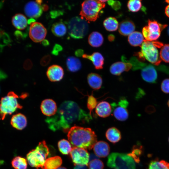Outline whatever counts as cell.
I'll list each match as a JSON object with an SVG mask.
<instances>
[{
	"label": "cell",
	"mask_w": 169,
	"mask_h": 169,
	"mask_svg": "<svg viewBox=\"0 0 169 169\" xmlns=\"http://www.w3.org/2000/svg\"><path fill=\"white\" fill-rule=\"evenodd\" d=\"M108 4L115 10L119 9L121 6L120 3L118 1L113 0L107 1Z\"/></svg>",
	"instance_id": "b9f144b4"
},
{
	"label": "cell",
	"mask_w": 169,
	"mask_h": 169,
	"mask_svg": "<svg viewBox=\"0 0 169 169\" xmlns=\"http://www.w3.org/2000/svg\"><path fill=\"white\" fill-rule=\"evenodd\" d=\"M4 1H2L0 2V9L1 8L3 4Z\"/></svg>",
	"instance_id": "f5cc1de1"
},
{
	"label": "cell",
	"mask_w": 169,
	"mask_h": 169,
	"mask_svg": "<svg viewBox=\"0 0 169 169\" xmlns=\"http://www.w3.org/2000/svg\"><path fill=\"white\" fill-rule=\"evenodd\" d=\"M66 65L68 70L73 72L79 70L82 66L80 60L74 56H69L67 58Z\"/></svg>",
	"instance_id": "4316f807"
},
{
	"label": "cell",
	"mask_w": 169,
	"mask_h": 169,
	"mask_svg": "<svg viewBox=\"0 0 169 169\" xmlns=\"http://www.w3.org/2000/svg\"><path fill=\"white\" fill-rule=\"evenodd\" d=\"M104 167L103 162L98 159L90 161L88 164L89 169H103Z\"/></svg>",
	"instance_id": "ab89813d"
},
{
	"label": "cell",
	"mask_w": 169,
	"mask_h": 169,
	"mask_svg": "<svg viewBox=\"0 0 169 169\" xmlns=\"http://www.w3.org/2000/svg\"><path fill=\"white\" fill-rule=\"evenodd\" d=\"M142 153V146L138 144L134 146L131 152L128 154L132 157L135 162L138 163Z\"/></svg>",
	"instance_id": "e575fe53"
},
{
	"label": "cell",
	"mask_w": 169,
	"mask_h": 169,
	"mask_svg": "<svg viewBox=\"0 0 169 169\" xmlns=\"http://www.w3.org/2000/svg\"><path fill=\"white\" fill-rule=\"evenodd\" d=\"M51 16L54 18L55 17H56L57 16L59 15L60 14H59V12L57 11H53L51 12L50 13Z\"/></svg>",
	"instance_id": "bcb514c9"
},
{
	"label": "cell",
	"mask_w": 169,
	"mask_h": 169,
	"mask_svg": "<svg viewBox=\"0 0 169 169\" xmlns=\"http://www.w3.org/2000/svg\"><path fill=\"white\" fill-rule=\"evenodd\" d=\"M47 34V30L41 23L34 22L30 24L29 36L35 42H40L44 39Z\"/></svg>",
	"instance_id": "8fae6325"
},
{
	"label": "cell",
	"mask_w": 169,
	"mask_h": 169,
	"mask_svg": "<svg viewBox=\"0 0 169 169\" xmlns=\"http://www.w3.org/2000/svg\"><path fill=\"white\" fill-rule=\"evenodd\" d=\"M148 169H169V162L157 159L151 161L148 165Z\"/></svg>",
	"instance_id": "d6a6232c"
},
{
	"label": "cell",
	"mask_w": 169,
	"mask_h": 169,
	"mask_svg": "<svg viewBox=\"0 0 169 169\" xmlns=\"http://www.w3.org/2000/svg\"><path fill=\"white\" fill-rule=\"evenodd\" d=\"M62 49V48L60 45L56 44L54 47L52 53L54 55H57L59 54V52L61 51Z\"/></svg>",
	"instance_id": "ee69618b"
},
{
	"label": "cell",
	"mask_w": 169,
	"mask_h": 169,
	"mask_svg": "<svg viewBox=\"0 0 169 169\" xmlns=\"http://www.w3.org/2000/svg\"><path fill=\"white\" fill-rule=\"evenodd\" d=\"M57 169H66V168L65 167H59Z\"/></svg>",
	"instance_id": "db71d44e"
},
{
	"label": "cell",
	"mask_w": 169,
	"mask_h": 169,
	"mask_svg": "<svg viewBox=\"0 0 169 169\" xmlns=\"http://www.w3.org/2000/svg\"><path fill=\"white\" fill-rule=\"evenodd\" d=\"M107 165L113 169H135L134 159L128 154L112 153L108 157Z\"/></svg>",
	"instance_id": "8992f818"
},
{
	"label": "cell",
	"mask_w": 169,
	"mask_h": 169,
	"mask_svg": "<svg viewBox=\"0 0 169 169\" xmlns=\"http://www.w3.org/2000/svg\"><path fill=\"white\" fill-rule=\"evenodd\" d=\"M162 46V44L160 42L144 40L141 45V52L138 53L136 55L141 61L145 59L153 64L158 65L160 64L161 60L157 47H161Z\"/></svg>",
	"instance_id": "3957f363"
},
{
	"label": "cell",
	"mask_w": 169,
	"mask_h": 169,
	"mask_svg": "<svg viewBox=\"0 0 169 169\" xmlns=\"http://www.w3.org/2000/svg\"><path fill=\"white\" fill-rule=\"evenodd\" d=\"M165 13L168 18H169V4L167 5L165 8Z\"/></svg>",
	"instance_id": "c3c4849f"
},
{
	"label": "cell",
	"mask_w": 169,
	"mask_h": 169,
	"mask_svg": "<svg viewBox=\"0 0 169 169\" xmlns=\"http://www.w3.org/2000/svg\"><path fill=\"white\" fill-rule=\"evenodd\" d=\"M142 34L138 31H134L129 35L128 40L129 44L133 46L141 45L144 39Z\"/></svg>",
	"instance_id": "f1b7e54d"
},
{
	"label": "cell",
	"mask_w": 169,
	"mask_h": 169,
	"mask_svg": "<svg viewBox=\"0 0 169 169\" xmlns=\"http://www.w3.org/2000/svg\"><path fill=\"white\" fill-rule=\"evenodd\" d=\"M168 141H169V138H168Z\"/></svg>",
	"instance_id": "6f0895ef"
},
{
	"label": "cell",
	"mask_w": 169,
	"mask_h": 169,
	"mask_svg": "<svg viewBox=\"0 0 169 169\" xmlns=\"http://www.w3.org/2000/svg\"><path fill=\"white\" fill-rule=\"evenodd\" d=\"M82 50H79L76 51L75 53V55L78 56H80L82 54H83Z\"/></svg>",
	"instance_id": "681fc988"
},
{
	"label": "cell",
	"mask_w": 169,
	"mask_h": 169,
	"mask_svg": "<svg viewBox=\"0 0 169 169\" xmlns=\"http://www.w3.org/2000/svg\"><path fill=\"white\" fill-rule=\"evenodd\" d=\"M74 169H87L86 166H81L76 165Z\"/></svg>",
	"instance_id": "7dc6e473"
},
{
	"label": "cell",
	"mask_w": 169,
	"mask_h": 169,
	"mask_svg": "<svg viewBox=\"0 0 169 169\" xmlns=\"http://www.w3.org/2000/svg\"><path fill=\"white\" fill-rule=\"evenodd\" d=\"M49 80L52 82H57L61 80L64 75L63 69L58 65H53L48 68L46 72Z\"/></svg>",
	"instance_id": "2e32d148"
},
{
	"label": "cell",
	"mask_w": 169,
	"mask_h": 169,
	"mask_svg": "<svg viewBox=\"0 0 169 169\" xmlns=\"http://www.w3.org/2000/svg\"><path fill=\"white\" fill-rule=\"evenodd\" d=\"M105 5V3L100 0H85L82 3L79 15L86 21H95L99 18L100 11Z\"/></svg>",
	"instance_id": "5b68a950"
},
{
	"label": "cell",
	"mask_w": 169,
	"mask_h": 169,
	"mask_svg": "<svg viewBox=\"0 0 169 169\" xmlns=\"http://www.w3.org/2000/svg\"><path fill=\"white\" fill-rule=\"evenodd\" d=\"M91 119V116L77 103L67 100L60 105L55 115L47 117L45 121L50 130L54 131L61 130L68 132L75 123L88 122Z\"/></svg>",
	"instance_id": "6da1fadb"
},
{
	"label": "cell",
	"mask_w": 169,
	"mask_h": 169,
	"mask_svg": "<svg viewBox=\"0 0 169 169\" xmlns=\"http://www.w3.org/2000/svg\"><path fill=\"white\" fill-rule=\"evenodd\" d=\"M161 89L164 93H169V79H166L163 80L161 83Z\"/></svg>",
	"instance_id": "60d3db41"
},
{
	"label": "cell",
	"mask_w": 169,
	"mask_h": 169,
	"mask_svg": "<svg viewBox=\"0 0 169 169\" xmlns=\"http://www.w3.org/2000/svg\"><path fill=\"white\" fill-rule=\"evenodd\" d=\"M119 32L122 35H129L134 32L135 26L134 23L130 20H124L122 21L119 26Z\"/></svg>",
	"instance_id": "7402d4cb"
},
{
	"label": "cell",
	"mask_w": 169,
	"mask_h": 169,
	"mask_svg": "<svg viewBox=\"0 0 169 169\" xmlns=\"http://www.w3.org/2000/svg\"><path fill=\"white\" fill-rule=\"evenodd\" d=\"M160 57L163 61L169 63V44L162 46L160 52Z\"/></svg>",
	"instance_id": "74e56055"
},
{
	"label": "cell",
	"mask_w": 169,
	"mask_h": 169,
	"mask_svg": "<svg viewBox=\"0 0 169 169\" xmlns=\"http://www.w3.org/2000/svg\"><path fill=\"white\" fill-rule=\"evenodd\" d=\"M93 151L98 157L104 158L107 156L110 152V148L109 144L103 141L97 142L93 147Z\"/></svg>",
	"instance_id": "d6986e66"
},
{
	"label": "cell",
	"mask_w": 169,
	"mask_h": 169,
	"mask_svg": "<svg viewBox=\"0 0 169 169\" xmlns=\"http://www.w3.org/2000/svg\"><path fill=\"white\" fill-rule=\"evenodd\" d=\"M68 138L73 147L91 150L97 142L95 132L89 128L74 126L68 132Z\"/></svg>",
	"instance_id": "7a4b0ae2"
},
{
	"label": "cell",
	"mask_w": 169,
	"mask_h": 169,
	"mask_svg": "<svg viewBox=\"0 0 169 169\" xmlns=\"http://www.w3.org/2000/svg\"><path fill=\"white\" fill-rule=\"evenodd\" d=\"M23 66L25 69L29 70L32 68L33 66V64L30 59H27L25 61Z\"/></svg>",
	"instance_id": "f6af8a7d"
},
{
	"label": "cell",
	"mask_w": 169,
	"mask_h": 169,
	"mask_svg": "<svg viewBox=\"0 0 169 169\" xmlns=\"http://www.w3.org/2000/svg\"><path fill=\"white\" fill-rule=\"evenodd\" d=\"M68 33L70 36L75 39L84 37L89 31V25L87 21L78 16L73 17L69 21L68 25Z\"/></svg>",
	"instance_id": "ba28073f"
},
{
	"label": "cell",
	"mask_w": 169,
	"mask_h": 169,
	"mask_svg": "<svg viewBox=\"0 0 169 169\" xmlns=\"http://www.w3.org/2000/svg\"><path fill=\"white\" fill-rule=\"evenodd\" d=\"M40 109L42 113L47 117L55 115L57 110L56 102L52 99H50L44 100L42 102Z\"/></svg>",
	"instance_id": "9a60e30c"
},
{
	"label": "cell",
	"mask_w": 169,
	"mask_h": 169,
	"mask_svg": "<svg viewBox=\"0 0 169 169\" xmlns=\"http://www.w3.org/2000/svg\"><path fill=\"white\" fill-rule=\"evenodd\" d=\"M129 102L125 98H122L118 104H112L113 109V114L114 117L120 121L126 120L128 118L129 113L127 109Z\"/></svg>",
	"instance_id": "7c38bea8"
},
{
	"label": "cell",
	"mask_w": 169,
	"mask_h": 169,
	"mask_svg": "<svg viewBox=\"0 0 169 169\" xmlns=\"http://www.w3.org/2000/svg\"><path fill=\"white\" fill-rule=\"evenodd\" d=\"M53 33L57 37H61L64 35L67 31V28L62 22H58L54 23L51 28Z\"/></svg>",
	"instance_id": "f546056e"
},
{
	"label": "cell",
	"mask_w": 169,
	"mask_h": 169,
	"mask_svg": "<svg viewBox=\"0 0 169 169\" xmlns=\"http://www.w3.org/2000/svg\"><path fill=\"white\" fill-rule=\"evenodd\" d=\"M62 164V160L60 156H53L46 160L43 169H57Z\"/></svg>",
	"instance_id": "484cf974"
},
{
	"label": "cell",
	"mask_w": 169,
	"mask_h": 169,
	"mask_svg": "<svg viewBox=\"0 0 169 169\" xmlns=\"http://www.w3.org/2000/svg\"><path fill=\"white\" fill-rule=\"evenodd\" d=\"M167 33L168 34V35H169V26L168 27V29H167Z\"/></svg>",
	"instance_id": "11a10c76"
},
{
	"label": "cell",
	"mask_w": 169,
	"mask_h": 169,
	"mask_svg": "<svg viewBox=\"0 0 169 169\" xmlns=\"http://www.w3.org/2000/svg\"><path fill=\"white\" fill-rule=\"evenodd\" d=\"M89 44L94 47H99L101 46L104 41L103 37L100 33L94 31L91 33L88 38Z\"/></svg>",
	"instance_id": "d4e9b609"
},
{
	"label": "cell",
	"mask_w": 169,
	"mask_h": 169,
	"mask_svg": "<svg viewBox=\"0 0 169 169\" xmlns=\"http://www.w3.org/2000/svg\"><path fill=\"white\" fill-rule=\"evenodd\" d=\"M42 42V44L44 45H47L49 44L48 41L46 40H43Z\"/></svg>",
	"instance_id": "816d5d0a"
},
{
	"label": "cell",
	"mask_w": 169,
	"mask_h": 169,
	"mask_svg": "<svg viewBox=\"0 0 169 169\" xmlns=\"http://www.w3.org/2000/svg\"><path fill=\"white\" fill-rule=\"evenodd\" d=\"M10 42L11 39L9 35L4 31L0 29V52Z\"/></svg>",
	"instance_id": "d590c367"
},
{
	"label": "cell",
	"mask_w": 169,
	"mask_h": 169,
	"mask_svg": "<svg viewBox=\"0 0 169 169\" xmlns=\"http://www.w3.org/2000/svg\"><path fill=\"white\" fill-rule=\"evenodd\" d=\"M49 154V150L44 141L40 142L35 149L30 151L27 155V159L32 167L42 169L47 157Z\"/></svg>",
	"instance_id": "277c9868"
},
{
	"label": "cell",
	"mask_w": 169,
	"mask_h": 169,
	"mask_svg": "<svg viewBox=\"0 0 169 169\" xmlns=\"http://www.w3.org/2000/svg\"><path fill=\"white\" fill-rule=\"evenodd\" d=\"M41 6L42 10L44 11H46L48 9V7L47 5L44 4Z\"/></svg>",
	"instance_id": "f907efd6"
},
{
	"label": "cell",
	"mask_w": 169,
	"mask_h": 169,
	"mask_svg": "<svg viewBox=\"0 0 169 169\" xmlns=\"http://www.w3.org/2000/svg\"><path fill=\"white\" fill-rule=\"evenodd\" d=\"M95 108V112L97 115L102 118L109 116L112 111L110 105L106 101L99 102Z\"/></svg>",
	"instance_id": "44dd1931"
},
{
	"label": "cell",
	"mask_w": 169,
	"mask_h": 169,
	"mask_svg": "<svg viewBox=\"0 0 169 169\" xmlns=\"http://www.w3.org/2000/svg\"><path fill=\"white\" fill-rule=\"evenodd\" d=\"M87 80L89 86L92 89L98 90L101 87L102 79L99 74L95 73H90L87 76Z\"/></svg>",
	"instance_id": "cb8c5ba5"
},
{
	"label": "cell",
	"mask_w": 169,
	"mask_h": 169,
	"mask_svg": "<svg viewBox=\"0 0 169 169\" xmlns=\"http://www.w3.org/2000/svg\"><path fill=\"white\" fill-rule=\"evenodd\" d=\"M73 162L76 165L87 166L90 160L89 154L86 149L73 147L70 153Z\"/></svg>",
	"instance_id": "30bf717a"
},
{
	"label": "cell",
	"mask_w": 169,
	"mask_h": 169,
	"mask_svg": "<svg viewBox=\"0 0 169 169\" xmlns=\"http://www.w3.org/2000/svg\"><path fill=\"white\" fill-rule=\"evenodd\" d=\"M12 166L15 169H27V160L21 156H16L12 160Z\"/></svg>",
	"instance_id": "4dcf8cb0"
},
{
	"label": "cell",
	"mask_w": 169,
	"mask_h": 169,
	"mask_svg": "<svg viewBox=\"0 0 169 169\" xmlns=\"http://www.w3.org/2000/svg\"><path fill=\"white\" fill-rule=\"evenodd\" d=\"M103 25L106 30L109 31H114L117 29L119 23L115 18L109 17L104 20Z\"/></svg>",
	"instance_id": "1f68e13d"
},
{
	"label": "cell",
	"mask_w": 169,
	"mask_h": 169,
	"mask_svg": "<svg viewBox=\"0 0 169 169\" xmlns=\"http://www.w3.org/2000/svg\"><path fill=\"white\" fill-rule=\"evenodd\" d=\"M41 5L36 1H31L27 3L24 8L25 14L31 18H38L42 14L43 11Z\"/></svg>",
	"instance_id": "5bb4252c"
},
{
	"label": "cell",
	"mask_w": 169,
	"mask_h": 169,
	"mask_svg": "<svg viewBox=\"0 0 169 169\" xmlns=\"http://www.w3.org/2000/svg\"><path fill=\"white\" fill-rule=\"evenodd\" d=\"M127 6L129 11L132 12L138 11L141 8V1L140 0H131L129 1Z\"/></svg>",
	"instance_id": "8d00e7d4"
},
{
	"label": "cell",
	"mask_w": 169,
	"mask_h": 169,
	"mask_svg": "<svg viewBox=\"0 0 169 169\" xmlns=\"http://www.w3.org/2000/svg\"><path fill=\"white\" fill-rule=\"evenodd\" d=\"M97 99L92 94L88 96L87 101V107L90 111L89 114L91 116L92 112L98 104Z\"/></svg>",
	"instance_id": "f35d334b"
},
{
	"label": "cell",
	"mask_w": 169,
	"mask_h": 169,
	"mask_svg": "<svg viewBox=\"0 0 169 169\" xmlns=\"http://www.w3.org/2000/svg\"><path fill=\"white\" fill-rule=\"evenodd\" d=\"M19 97L13 91L1 98L0 101V117L3 120L7 115H11L18 109H21L23 106L18 102Z\"/></svg>",
	"instance_id": "52a82bcc"
},
{
	"label": "cell",
	"mask_w": 169,
	"mask_h": 169,
	"mask_svg": "<svg viewBox=\"0 0 169 169\" xmlns=\"http://www.w3.org/2000/svg\"><path fill=\"white\" fill-rule=\"evenodd\" d=\"M141 69V76L144 80L149 83H156L157 74L156 70L153 65L145 63Z\"/></svg>",
	"instance_id": "4fadbf2b"
},
{
	"label": "cell",
	"mask_w": 169,
	"mask_h": 169,
	"mask_svg": "<svg viewBox=\"0 0 169 169\" xmlns=\"http://www.w3.org/2000/svg\"><path fill=\"white\" fill-rule=\"evenodd\" d=\"M105 136L107 140L113 143L118 142L121 139L120 131L115 127L109 128L106 132Z\"/></svg>",
	"instance_id": "83f0119b"
},
{
	"label": "cell",
	"mask_w": 169,
	"mask_h": 169,
	"mask_svg": "<svg viewBox=\"0 0 169 169\" xmlns=\"http://www.w3.org/2000/svg\"><path fill=\"white\" fill-rule=\"evenodd\" d=\"M132 67V64L128 61H119L111 65L110 71L112 74L118 76L124 71H129Z\"/></svg>",
	"instance_id": "e0dca14e"
},
{
	"label": "cell",
	"mask_w": 169,
	"mask_h": 169,
	"mask_svg": "<svg viewBox=\"0 0 169 169\" xmlns=\"http://www.w3.org/2000/svg\"><path fill=\"white\" fill-rule=\"evenodd\" d=\"M59 151L64 155H67L70 152L72 148L69 142L63 139L59 141L58 144Z\"/></svg>",
	"instance_id": "836d02e7"
},
{
	"label": "cell",
	"mask_w": 169,
	"mask_h": 169,
	"mask_svg": "<svg viewBox=\"0 0 169 169\" xmlns=\"http://www.w3.org/2000/svg\"><path fill=\"white\" fill-rule=\"evenodd\" d=\"M10 124L13 128L18 130H22L27 125V119L23 114L21 113H17L12 116Z\"/></svg>",
	"instance_id": "ac0fdd59"
},
{
	"label": "cell",
	"mask_w": 169,
	"mask_h": 169,
	"mask_svg": "<svg viewBox=\"0 0 169 169\" xmlns=\"http://www.w3.org/2000/svg\"><path fill=\"white\" fill-rule=\"evenodd\" d=\"M167 104L168 107H169V100L167 102Z\"/></svg>",
	"instance_id": "9f6ffc18"
},
{
	"label": "cell",
	"mask_w": 169,
	"mask_h": 169,
	"mask_svg": "<svg viewBox=\"0 0 169 169\" xmlns=\"http://www.w3.org/2000/svg\"><path fill=\"white\" fill-rule=\"evenodd\" d=\"M148 25L143 27L142 34L145 40L153 41L160 37L161 32L167 25H162L155 20H148Z\"/></svg>",
	"instance_id": "9c48e42d"
},
{
	"label": "cell",
	"mask_w": 169,
	"mask_h": 169,
	"mask_svg": "<svg viewBox=\"0 0 169 169\" xmlns=\"http://www.w3.org/2000/svg\"><path fill=\"white\" fill-rule=\"evenodd\" d=\"M12 22L13 26L19 30L24 29L28 23L26 17L21 13H17L13 16L12 19Z\"/></svg>",
	"instance_id": "603a6c76"
},
{
	"label": "cell",
	"mask_w": 169,
	"mask_h": 169,
	"mask_svg": "<svg viewBox=\"0 0 169 169\" xmlns=\"http://www.w3.org/2000/svg\"><path fill=\"white\" fill-rule=\"evenodd\" d=\"M51 57L49 55L44 56L41 59L40 63L43 66H46L48 65L51 60Z\"/></svg>",
	"instance_id": "7bdbcfd3"
},
{
	"label": "cell",
	"mask_w": 169,
	"mask_h": 169,
	"mask_svg": "<svg viewBox=\"0 0 169 169\" xmlns=\"http://www.w3.org/2000/svg\"><path fill=\"white\" fill-rule=\"evenodd\" d=\"M82 57L91 60L96 69L103 68L104 59L102 55L100 53L95 52L91 55L83 54Z\"/></svg>",
	"instance_id": "ffe728a7"
}]
</instances>
